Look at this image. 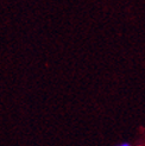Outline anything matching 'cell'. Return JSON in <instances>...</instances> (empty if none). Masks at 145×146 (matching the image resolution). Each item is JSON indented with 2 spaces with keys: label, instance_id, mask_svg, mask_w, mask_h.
<instances>
[{
  "label": "cell",
  "instance_id": "obj_1",
  "mask_svg": "<svg viewBox=\"0 0 145 146\" xmlns=\"http://www.w3.org/2000/svg\"><path fill=\"white\" fill-rule=\"evenodd\" d=\"M115 146H132L130 143H127V141H122V143H119V144H117Z\"/></svg>",
  "mask_w": 145,
  "mask_h": 146
}]
</instances>
